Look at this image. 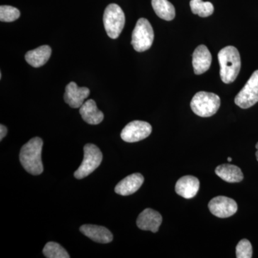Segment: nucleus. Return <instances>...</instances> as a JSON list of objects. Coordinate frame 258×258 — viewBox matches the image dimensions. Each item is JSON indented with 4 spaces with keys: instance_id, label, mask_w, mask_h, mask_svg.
<instances>
[{
    "instance_id": "obj_1",
    "label": "nucleus",
    "mask_w": 258,
    "mask_h": 258,
    "mask_svg": "<svg viewBox=\"0 0 258 258\" xmlns=\"http://www.w3.org/2000/svg\"><path fill=\"white\" fill-rule=\"evenodd\" d=\"M42 147L43 141L39 137H35L30 139L20 150V163L24 169L32 175H40L43 172L41 157Z\"/></svg>"
},
{
    "instance_id": "obj_2",
    "label": "nucleus",
    "mask_w": 258,
    "mask_h": 258,
    "mask_svg": "<svg viewBox=\"0 0 258 258\" xmlns=\"http://www.w3.org/2000/svg\"><path fill=\"white\" fill-rule=\"evenodd\" d=\"M220 77L222 82L229 84L237 79L241 69L240 52L234 46L224 47L218 53Z\"/></svg>"
},
{
    "instance_id": "obj_3",
    "label": "nucleus",
    "mask_w": 258,
    "mask_h": 258,
    "mask_svg": "<svg viewBox=\"0 0 258 258\" xmlns=\"http://www.w3.org/2000/svg\"><path fill=\"white\" fill-rule=\"evenodd\" d=\"M220 98L213 93L200 91L191 99V110L200 117H210L215 115L220 108Z\"/></svg>"
},
{
    "instance_id": "obj_4",
    "label": "nucleus",
    "mask_w": 258,
    "mask_h": 258,
    "mask_svg": "<svg viewBox=\"0 0 258 258\" xmlns=\"http://www.w3.org/2000/svg\"><path fill=\"white\" fill-rule=\"evenodd\" d=\"M154 39V30L149 20L139 19L132 32V45L134 50L139 52L149 50L152 47Z\"/></svg>"
},
{
    "instance_id": "obj_5",
    "label": "nucleus",
    "mask_w": 258,
    "mask_h": 258,
    "mask_svg": "<svg viewBox=\"0 0 258 258\" xmlns=\"http://www.w3.org/2000/svg\"><path fill=\"white\" fill-rule=\"evenodd\" d=\"M125 15L116 4H111L106 8L103 15V24L108 36L112 39L119 37L125 25Z\"/></svg>"
},
{
    "instance_id": "obj_6",
    "label": "nucleus",
    "mask_w": 258,
    "mask_h": 258,
    "mask_svg": "<svg viewBox=\"0 0 258 258\" xmlns=\"http://www.w3.org/2000/svg\"><path fill=\"white\" fill-rule=\"evenodd\" d=\"M103 160V154L96 145L86 144L84 147V158L79 169L74 173L75 177L82 179L96 170L101 165Z\"/></svg>"
},
{
    "instance_id": "obj_7",
    "label": "nucleus",
    "mask_w": 258,
    "mask_h": 258,
    "mask_svg": "<svg viewBox=\"0 0 258 258\" xmlns=\"http://www.w3.org/2000/svg\"><path fill=\"white\" fill-rule=\"evenodd\" d=\"M235 103L243 109L250 108L258 103V70L254 71L245 86L236 96Z\"/></svg>"
},
{
    "instance_id": "obj_8",
    "label": "nucleus",
    "mask_w": 258,
    "mask_h": 258,
    "mask_svg": "<svg viewBox=\"0 0 258 258\" xmlns=\"http://www.w3.org/2000/svg\"><path fill=\"white\" fill-rule=\"evenodd\" d=\"M152 127L142 120H134L128 123L120 134V137L125 142L134 143L145 139L152 134Z\"/></svg>"
},
{
    "instance_id": "obj_9",
    "label": "nucleus",
    "mask_w": 258,
    "mask_h": 258,
    "mask_svg": "<svg viewBox=\"0 0 258 258\" xmlns=\"http://www.w3.org/2000/svg\"><path fill=\"white\" fill-rule=\"evenodd\" d=\"M208 207L212 214L220 218L232 216L237 211V205L235 200L224 196L212 199Z\"/></svg>"
},
{
    "instance_id": "obj_10",
    "label": "nucleus",
    "mask_w": 258,
    "mask_h": 258,
    "mask_svg": "<svg viewBox=\"0 0 258 258\" xmlns=\"http://www.w3.org/2000/svg\"><path fill=\"white\" fill-rule=\"evenodd\" d=\"M89 95L90 90L88 88L79 87L76 83L71 82L66 87L64 100L71 108H81Z\"/></svg>"
},
{
    "instance_id": "obj_11",
    "label": "nucleus",
    "mask_w": 258,
    "mask_h": 258,
    "mask_svg": "<svg viewBox=\"0 0 258 258\" xmlns=\"http://www.w3.org/2000/svg\"><path fill=\"white\" fill-rule=\"evenodd\" d=\"M162 222V217L159 212L147 208L144 210L137 218V225L142 230L157 232Z\"/></svg>"
},
{
    "instance_id": "obj_12",
    "label": "nucleus",
    "mask_w": 258,
    "mask_h": 258,
    "mask_svg": "<svg viewBox=\"0 0 258 258\" xmlns=\"http://www.w3.org/2000/svg\"><path fill=\"white\" fill-rule=\"evenodd\" d=\"M194 71L196 75H202L210 69L212 63V55L205 45H199L192 55Z\"/></svg>"
},
{
    "instance_id": "obj_13",
    "label": "nucleus",
    "mask_w": 258,
    "mask_h": 258,
    "mask_svg": "<svg viewBox=\"0 0 258 258\" xmlns=\"http://www.w3.org/2000/svg\"><path fill=\"white\" fill-rule=\"evenodd\" d=\"M80 231L88 238L98 243H109L113 240L111 231L102 226L84 225L80 227Z\"/></svg>"
},
{
    "instance_id": "obj_14",
    "label": "nucleus",
    "mask_w": 258,
    "mask_h": 258,
    "mask_svg": "<svg viewBox=\"0 0 258 258\" xmlns=\"http://www.w3.org/2000/svg\"><path fill=\"white\" fill-rule=\"evenodd\" d=\"M200 189V181L193 176H184L176 182L175 191L177 195L185 199L195 198Z\"/></svg>"
},
{
    "instance_id": "obj_15",
    "label": "nucleus",
    "mask_w": 258,
    "mask_h": 258,
    "mask_svg": "<svg viewBox=\"0 0 258 258\" xmlns=\"http://www.w3.org/2000/svg\"><path fill=\"white\" fill-rule=\"evenodd\" d=\"M144 181V176L139 173L131 174L116 185L115 192L122 196H128L138 191Z\"/></svg>"
},
{
    "instance_id": "obj_16",
    "label": "nucleus",
    "mask_w": 258,
    "mask_h": 258,
    "mask_svg": "<svg viewBox=\"0 0 258 258\" xmlns=\"http://www.w3.org/2000/svg\"><path fill=\"white\" fill-rule=\"evenodd\" d=\"M80 114L86 123L91 125L101 123L104 118L103 112L97 108L96 103L93 100H88L80 108Z\"/></svg>"
},
{
    "instance_id": "obj_17",
    "label": "nucleus",
    "mask_w": 258,
    "mask_h": 258,
    "mask_svg": "<svg viewBox=\"0 0 258 258\" xmlns=\"http://www.w3.org/2000/svg\"><path fill=\"white\" fill-rule=\"evenodd\" d=\"M51 53L52 50L50 46L42 45L35 50L28 51L25 54V60L32 67H41L50 59Z\"/></svg>"
},
{
    "instance_id": "obj_18",
    "label": "nucleus",
    "mask_w": 258,
    "mask_h": 258,
    "mask_svg": "<svg viewBox=\"0 0 258 258\" xmlns=\"http://www.w3.org/2000/svg\"><path fill=\"white\" fill-rule=\"evenodd\" d=\"M215 173L224 181L230 183L240 182L244 179V175L238 166L232 164H222L217 166Z\"/></svg>"
},
{
    "instance_id": "obj_19",
    "label": "nucleus",
    "mask_w": 258,
    "mask_h": 258,
    "mask_svg": "<svg viewBox=\"0 0 258 258\" xmlns=\"http://www.w3.org/2000/svg\"><path fill=\"white\" fill-rule=\"evenodd\" d=\"M152 5L159 18L166 21H171L175 18V8L168 0H152Z\"/></svg>"
},
{
    "instance_id": "obj_20",
    "label": "nucleus",
    "mask_w": 258,
    "mask_h": 258,
    "mask_svg": "<svg viewBox=\"0 0 258 258\" xmlns=\"http://www.w3.org/2000/svg\"><path fill=\"white\" fill-rule=\"evenodd\" d=\"M190 8L193 14L201 18H208L214 12L213 5L210 2H203V0H191Z\"/></svg>"
},
{
    "instance_id": "obj_21",
    "label": "nucleus",
    "mask_w": 258,
    "mask_h": 258,
    "mask_svg": "<svg viewBox=\"0 0 258 258\" xmlns=\"http://www.w3.org/2000/svg\"><path fill=\"white\" fill-rule=\"evenodd\" d=\"M47 258H69V254L60 244L54 242H47L42 250Z\"/></svg>"
},
{
    "instance_id": "obj_22",
    "label": "nucleus",
    "mask_w": 258,
    "mask_h": 258,
    "mask_svg": "<svg viewBox=\"0 0 258 258\" xmlns=\"http://www.w3.org/2000/svg\"><path fill=\"white\" fill-rule=\"evenodd\" d=\"M20 17V10L8 5L0 7V20L3 23H11Z\"/></svg>"
},
{
    "instance_id": "obj_23",
    "label": "nucleus",
    "mask_w": 258,
    "mask_h": 258,
    "mask_svg": "<svg viewBox=\"0 0 258 258\" xmlns=\"http://www.w3.org/2000/svg\"><path fill=\"white\" fill-rule=\"evenodd\" d=\"M236 257L237 258H251L252 257V247L247 239H242L236 247Z\"/></svg>"
},
{
    "instance_id": "obj_24",
    "label": "nucleus",
    "mask_w": 258,
    "mask_h": 258,
    "mask_svg": "<svg viewBox=\"0 0 258 258\" xmlns=\"http://www.w3.org/2000/svg\"><path fill=\"white\" fill-rule=\"evenodd\" d=\"M8 134V128L3 124L0 125V140H3Z\"/></svg>"
},
{
    "instance_id": "obj_25",
    "label": "nucleus",
    "mask_w": 258,
    "mask_h": 258,
    "mask_svg": "<svg viewBox=\"0 0 258 258\" xmlns=\"http://www.w3.org/2000/svg\"><path fill=\"white\" fill-rule=\"evenodd\" d=\"M256 149H257V152H256V158H257V160L258 161V142L255 146Z\"/></svg>"
},
{
    "instance_id": "obj_26",
    "label": "nucleus",
    "mask_w": 258,
    "mask_h": 258,
    "mask_svg": "<svg viewBox=\"0 0 258 258\" xmlns=\"http://www.w3.org/2000/svg\"><path fill=\"white\" fill-rule=\"evenodd\" d=\"M227 160H228V161H230H230H232V158H231V157L227 158Z\"/></svg>"
}]
</instances>
